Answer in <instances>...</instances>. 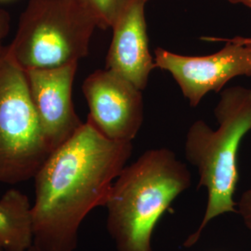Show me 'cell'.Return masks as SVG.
<instances>
[{
    "mask_svg": "<svg viewBox=\"0 0 251 251\" xmlns=\"http://www.w3.org/2000/svg\"><path fill=\"white\" fill-rule=\"evenodd\" d=\"M191 182L186 165L169 148L147 150L126 166L104 206L117 251H152V233L159 220Z\"/></svg>",
    "mask_w": 251,
    "mask_h": 251,
    "instance_id": "obj_2",
    "label": "cell"
},
{
    "mask_svg": "<svg viewBox=\"0 0 251 251\" xmlns=\"http://www.w3.org/2000/svg\"><path fill=\"white\" fill-rule=\"evenodd\" d=\"M52 151L37 120L25 70L4 46L0 50V183L34 179Z\"/></svg>",
    "mask_w": 251,
    "mask_h": 251,
    "instance_id": "obj_5",
    "label": "cell"
},
{
    "mask_svg": "<svg viewBox=\"0 0 251 251\" xmlns=\"http://www.w3.org/2000/svg\"><path fill=\"white\" fill-rule=\"evenodd\" d=\"M214 116L216 129L204 120H197L185 137V158L198 170V188L204 187L207 194L204 217L197 231L185 240V248L198 242L213 219L236 212L237 153L243 138L251 130V89L234 86L222 90Z\"/></svg>",
    "mask_w": 251,
    "mask_h": 251,
    "instance_id": "obj_3",
    "label": "cell"
},
{
    "mask_svg": "<svg viewBox=\"0 0 251 251\" xmlns=\"http://www.w3.org/2000/svg\"><path fill=\"white\" fill-rule=\"evenodd\" d=\"M77 64L25 71L37 120L53 150L68 141L84 124L75 113L72 100Z\"/></svg>",
    "mask_w": 251,
    "mask_h": 251,
    "instance_id": "obj_8",
    "label": "cell"
},
{
    "mask_svg": "<svg viewBox=\"0 0 251 251\" xmlns=\"http://www.w3.org/2000/svg\"><path fill=\"white\" fill-rule=\"evenodd\" d=\"M10 29V15L5 9H0V50L3 49V40L9 35Z\"/></svg>",
    "mask_w": 251,
    "mask_h": 251,
    "instance_id": "obj_13",
    "label": "cell"
},
{
    "mask_svg": "<svg viewBox=\"0 0 251 251\" xmlns=\"http://www.w3.org/2000/svg\"><path fill=\"white\" fill-rule=\"evenodd\" d=\"M148 0H125L112 29L105 68L144 90L155 68L150 53L145 6Z\"/></svg>",
    "mask_w": 251,
    "mask_h": 251,
    "instance_id": "obj_9",
    "label": "cell"
},
{
    "mask_svg": "<svg viewBox=\"0 0 251 251\" xmlns=\"http://www.w3.org/2000/svg\"><path fill=\"white\" fill-rule=\"evenodd\" d=\"M236 207L243 223L251 234V188L245 191L236 203Z\"/></svg>",
    "mask_w": 251,
    "mask_h": 251,
    "instance_id": "obj_12",
    "label": "cell"
},
{
    "mask_svg": "<svg viewBox=\"0 0 251 251\" xmlns=\"http://www.w3.org/2000/svg\"><path fill=\"white\" fill-rule=\"evenodd\" d=\"M96 28L79 0H29L8 47L25 71L60 67L88 56Z\"/></svg>",
    "mask_w": 251,
    "mask_h": 251,
    "instance_id": "obj_4",
    "label": "cell"
},
{
    "mask_svg": "<svg viewBox=\"0 0 251 251\" xmlns=\"http://www.w3.org/2000/svg\"><path fill=\"white\" fill-rule=\"evenodd\" d=\"M34 245L32 204L17 189L0 198V250L25 251Z\"/></svg>",
    "mask_w": 251,
    "mask_h": 251,
    "instance_id": "obj_10",
    "label": "cell"
},
{
    "mask_svg": "<svg viewBox=\"0 0 251 251\" xmlns=\"http://www.w3.org/2000/svg\"><path fill=\"white\" fill-rule=\"evenodd\" d=\"M90 122L100 134L116 142H132L144 124L143 90L117 73L100 69L82 85Z\"/></svg>",
    "mask_w": 251,
    "mask_h": 251,
    "instance_id": "obj_7",
    "label": "cell"
},
{
    "mask_svg": "<svg viewBox=\"0 0 251 251\" xmlns=\"http://www.w3.org/2000/svg\"><path fill=\"white\" fill-rule=\"evenodd\" d=\"M0 251H1V250H0ZM39 251V250H38V249H37V248H36V247H35V246H34V245H33V246H32V247H30V248H29V249H28V250H26V251Z\"/></svg>",
    "mask_w": 251,
    "mask_h": 251,
    "instance_id": "obj_15",
    "label": "cell"
},
{
    "mask_svg": "<svg viewBox=\"0 0 251 251\" xmlns=\"http://www.w3.org/2000/svg\"><path fill=\"white\" fill-rule=\"evenodd\" d=\"M132 142L109 140L85 122L53 150L35 176L34 246L40 251H75L85 218L104 206L126 166Z\"/></svg>",
    "mask_w": 251,
    "mask_h": 251,
    "instance_id": "obj_1",
    "label": "cell"
},
{
    "mask_svg": "<svg viewBox=\"0 0 251 251\" xmlns=\"http://www.w3.org/2000/svg\"><path fill=\"white\" fill-rule=\"evenodd\" d=\"M218 52L205 56L175 53L162 48L154 50V65L170 73L192 107H197L207 93H220L238 76H251V38L225 39Z\"/></svg>",
    "mask_w": 251,
    "mask_h": 251,
    "instance_id": "obj_6",
    "label": "cell"
},
{
    "mask_svg": "<svg viewBox=\"0 0 251 251\" xmlns=\"http://www.w3.org/2000/svg\"><path fill=\"white\" fill-rule=\"evenodd\" d=\"M232 4H241L251 9V0H228Z\"/></svg>",
    "mask_w": 251,
    "mask_h": 251,
    "instance_id": "obj_14",
    "label": "cell"
},
{
    "mask_svg": "<svg viewBox=\"0 0 251 251\" xmlns=\"http://www.w3.org/2000/svg\"><path fill=\"white\" fill-rule=\"evenodd\" d=\"M95 19L97 27L111 28L125 0H79Z\"/></svg>",
    "mask_w": 251,
    "mask_h": 251,
    "instance_id": "obj_11",
    "label": "cell"
},
{
    "mask_svg": "<svg viewBox=\"0 0 251 251\" xmlns=\"http://www.w3.org/2000/svg\"><path fill=\"white\" fill-rule=\"evenodd\" d=\"M14 0H0V3H8V2H11Z\"/></svg>",
    "mask_w": 251,
    "mask_h": 251,
    "instance_id": "obj_16",
    "label": "cell"
}]
</instances>
